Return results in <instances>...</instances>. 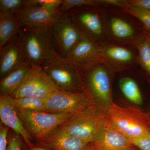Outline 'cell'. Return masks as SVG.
Instances as JSON below:
<instances>
[{
    "label": "cell",
    "mask_w": 150,
    "mask_h": 150,
    "mask_svg": "<svg viewBox=\"0 0 150 150\" xmlns=\"http://www.w3.org/2000/svg\"><path fill=\"white\" fill-rule=\"evenodd\" d=\"M108 120L129 139L150 133V115L137 106H123L113 103L107 109Z\"/></svg>",
    "instance_id": "6da1fadb"
},
{
    "label": "cell",
    "mask_w": 150,
    "mask_h": 150,
    "mask_svg": "<svg viewBox=\"0 0 150 150\" xmlns=\"http://www.w3.org/2000/svg\"><path fill=\"white\" fill-rule=\"evenodd\" d=\"M104 6H83L67 13L83 35L100 46L111 42L107 26V9Z\"/></svg>",
    "instance_id": "7a4b0ae2"
},
{
    "label": "cell",
    "mask_w": 150,
    "mask_h": 150,
    "mask_svg": "<svg viewBox=\"0 0 150 150\" xmlns=\"http://www.w3.org/2000/svg\"><path fill=\"white\" fill-rule=\"evenodd\" d=\"M24 62L30 67H40L54 50L50 26H22L19 31Z\"/></svg>",
    "instance_id": "3957f363"
},
{
    "label": "cell",
    "mask_w": 150,
    "mask_h": 150,
    "mask_svg": "<svg viewBox=\"0 0 150 150\" xmlns=\"http://www.w3.org/2000/svg\"><path fill=\"white\" fill-rule=\"evenodd\" d=\"M107 109L96 103L73 115L59 129L90 143L101 132L107 122Z\"/></svg>",
    "instance_id": "277c9868"
},
{
    "label": "cell",
    "mask_w": 150,
    "mask_h": 150,
    "mask_svg": "<svg viewBox=\"0 0 150 150\" xmlns=\"http://www.w3.org/2000/svg\"><path fill=\"white\" fill-rule=\"evenodd\" d=\"M40 67L60 90L76 92L84 89L82 72L54 49Z\"/></svg>",
    "instance_id": "5b68a950"
},
{
    "label": "cell",
    "mask_w": 150,
    "mask_h": 150,
    "mask_svg": "<svg viewBox=\"0 0 150 150\" xmlns=\"http://www.w3.org/2000/svg\"><path fill=\"white\" fill-rule=\"evenodd\" d=\"M107 26L111 42L134 46L144 36V29H141L137 18L122 9L106 8Z\"/></svg>",
    "instance_id": "8992f818"
},
{
    "label": "cell",
    "mask_w": 150,
    "mask_h": 150,
    "mask_svg": "<svg viewBox=\"0 0 150 150\" xmlns=\"http://www.w3.org/2000/svg\"><path fill=\"white\" fill-rule=\"evenodd\" d=\"M16 111L30 135L32 134L42 142L73 116L67 113H51L18 109Z\"/></svg>",
    "instance_id": "52a82bcc"
},
{
    "label": "cell",
    "mask_w": 150,
    "mask_h": 150,
    "mask_svg": "<svg viewBox=\"0 0 150 150\" xmlns=\"http://www.w3.org/2000/svg\"><path fill=\"white\" fill-rule=\"evenodd\" d=\"M82 73L85 90L95 102L108 109L113 103L110 77L112 73L101 63Z\"/></svg>",
    "instance_id": "ba28073f"
},
{
    "label": "cell",
    "mask_w": 150,
    "mask_h": 150,
    "mask_svg": "<svg viewBox=\"0 0 150 150\" xmlns=\"http://www.w3.org/2000/svg\"><path fill=\"white\" fill-rule=\"evenodd\" d=\"M95 103L85 89L76 92L58 91L46 98L44 111L74 115Z\"/></svg>",
    "instance_id": "9c48e42d"
},
{
    "label": "cell",
    "mask_w": 150,
    "mask_h": 150,
    "mask_svg": "<svg viewBox=\"0 0 150 150\" xmlns=\"http://www.w3.org/2000/svg\"><path fill=\"white\" fill-rule=\"evenodd\" d=\"M51 28L54 50L60 56L67 59L82 34L67 13H63L58 17L51 25Z\"/></svg>",
    "instance_id": "30bf717a"
},
{
    "label": "cell",
    "mask_w": 150,
    "mask_h": 150,
    "mask_svg": "<svg viewBox=\"0 0 150 150\" xmlns=\"http://www.w3.org/2000/svg\"><path fill=\"white\" fill-rule=\"evenodd\" d=\"M134 46L110 42L100 46V62L112 74L129 70L139 64Z\"/></svg>",
    "instance_id": "8fae6325"
},
{
    "label": "cell",
    "mask_w": 150,
    "mask_h": 150,
    "mask_svg": "<svg viewBox=\"0 0 150 150\" xmlns=\"http://www.w3.org/2000/svg\"><path fill=\"white\" fill-rule=\"evenodd\" d=\"M61 91L40 67L33 68L23 83L10 96L12 98L25 97L46 98L55 92Z\"/></svg>",
    "instance_id": "7c38bea8"
},
{
    "label": "cell",
    "mask_w": 150,
    "mask_h": 150,
    "mask_svg": "<svg viewBox=\"0 0 150 150\" xmlns=\"http://www.w3.org/2000/svg\"><path fill=\"white\" fill-rule=\"evenodd\" d=\"M67 59L82 72L100 64V46L82 35Z\"/></svg>",
    "instance_id": "4fadbf2b"
},
{
    "label": "cell",
    "mask_w": 150,
    "mask_h": 150,
    "mask_svg": "<svg viewBox=\"0 0 150 150\" xmlns=\"http://www.w3.org/2000/svg\"><path fill=\"white\" fill-rule=\"evenodd\" d=\"M24 62V56L19 33L0 48L1 80Z\"/></svg>",
    "instance_id": "5bb4252c"
},
{
    "label": "cell",
    "mask_w": 150,
    "mask_h": 150,
    "mask_svg": "<svg viewBox=\"0 0 150 150\" xmlns=\"http://www.w3.org/2000/svg\"><path fill=\"white\" fill-rule=\"evenodd\" d=\"M0 118L4 125L21 136L28 145H31V135L18 115L13 100L10 96H0Z\"/></svg>",
    "instance_id": "9a60e30c"
},
{
    "label": "cell",
    "mask_w": 150,
    "mask_h": 150,
    "mask_svg": "<svg viewBox=\"0 0 150 150\" xmlns=\"http://www.w3.org/2000/svg\"><path fill=\"white\" fill-rule=\"evenodd\" d=\"M91 143L97 150H129L134 146L130 140L113 127L108 119L102 131Z\"/></svg>",
    "instance_id": "2e32d148"
},
{
    "label": "cell",
    "mask_w": 150,
    "mask_h": 150,
    "mask_svg": "<svg viewBox=\"0 0 150 150\" xmlns=\"http://www.w3.org/2000/svg\"><path fill=\"white\" fill-rule=\"evenodd\" d=\"M63 13L60 9L50 10L35 6H26L18 15L22 26H50Z\"/></svg>",
    "instance_id": "e0dca14e"
},
{
    "label": "cell",
    "mask_w": 150,
    "mask_h": 150,
    "mask_svg": "<svg viewBox=\"0 0 150 150\" xmlns=\"http://www.w3.org/2000/svg\"><path fill=\"white\" fill-rule=\"evenodd\" d=\"M42 142L54 150H84L89 144L59 128Z\"/></svg>",
    "instance_id": "ac0fdd59"
},
{
    "label": "cell",
    "mask_w": 150,
    "mask_h": 150,
    "mask_svg": "<svg viewBox=\"0 0 150 150\" xmlns=\"http://www.w3.org/2000/svg\"><path fill=\"white\" fill-rule=\"evenodd\" d=\"M33 68L24 62L19 67L1 80L0 93L1 96H10L23 83Z\"/></svg>",
    "instance_id": "d6986e66"
},
{
    "label": "cell",
    "mask_w": 150,
    "mask_h": 150,
    "mask_svg": "<svg viewBox=\"0 0 150 150\" xmlns=\"http://www.w3.org/2000/svg\"><path fill=\"white\" fill-rule=\"evenodd\" d=\"M21 27L18 15L0 16V48L16 35Z\"/></svg>",
    "instance_id": "ffe728a7"
},
{
    "label": "cell",
    "mask_w": 150,
    "mask_h": 150,
    "mask_svg": "<svg viewBox=\"0 0 150 150\" xmlns=\"http://www.w3.org/2000/svg\"><path fill=\"white\" fill-rule=\"evenodd\" d=\"M119 86L123 95L137 106L142 105L143 98L139 85L134 79L125 77L119 81Z\"/></svg>",
    "instance_id": "44dd1931"
},
{
    "label": "cell",
    "mask_w": 150,
    "mask_h": 150,
    "mask_svg": "<svg viewBox=\"0 0 150 150\" xmlns=\"http://www.w3.org/2000/svg\"><path fill=\"white\" fill-rule=\"evenodd\" d=\"M46 98L25 97L13 98V100L16 109L27 111H44Z\"/></svg>",
    "instance_id": "7402d4cb"
},
{
    "label": "cell",
    "mask_w": 150,
    "mask_h": 150,
    "mask_svg": "<svg viewBox=\"0 0 150 150\" xmlns=\"http://www.w3.org/2000/svg\"><path fill=\"white\" fill-rule=\"evenodd\" d=\"M134 47L138 53L139 64L150 76V44L145 34L134 44Z\"/></svg>",
    "instance_id": "603a6c76"
},
{
    "label": "cell",
    "mask_w": 150,
    "mask_h": 150,
    "mask_svg": "<svg viewBox=\"0 0 150 150\" xmlns=\"http://www.w3.org/2000/svg\"><path fill=\"white\" fill-rule=\"evenodd\" d=\"M26 7V0H0V16L18 15Z\"/></svg>",
    "instance_id": "cb8c5ba5"
},
{
    "label": "cell",
    "mask_w": 150,
    "mask_h": 150,
    "mask_svg": "<svg viewBox=\"0 0 150 150\" xmlns=\"http://www.w3.org/2000/svg\"><path fill=\"white\" fill-rule=\"evenodd\" d=\"M123 10L141 22L145 30L150 31V11L134 6L126 7Z\"/></svg>",
    "instance_id": "d4e9b609"
},
{
    "label": "cell",
    "mask_w": 150,
    "mask_h": 150,
    "mask_svg": "<svg viewBox=\"0 0 150 150\" xmlns=\"http://www.w3.org/2000/svg\"><path fill=\"white\" fill-rule=\"evenodd\" d=\"M83 6H103L99 0H63L60 11L66 13L71 9Z\"/></svg>",
    "instance_id": "484cf974"
},
{
    "label": "cell",
    "mask_w": 150,
    "mask_h": 150,
    "mask_svg": "<svg viewBox=\"0 0 150 150\" xmlns=\"http://www.w3.org/2000/svg\"><path fill=\"white\" fill-rule=\"evenodd\" d=\"M63 0H26V6H35L50 10L60 9Z\"/></svg>",
    "instance_id": "4316f807"
},
{
    "label": "cell",
    "mask_w": 150,
    "mask_h": 150,
    "mask_svg": "<svg viewBox=\"0 0 150 150\" xmlns=\"http://www.w3.org/2000/svg\"><path fill=\"white\" fill-rule=\"evenodd\" d=\"M130 141L134 146L140 150H150V133L144 137Z\"/></svg>",
    "instance_id": "83f0119b"
},
{
    "label": "cell",
    "mask_w": 150,
    "mask_h": 150,
    "mask_svg": "<svg viewBox=\"0 0 150 150\" xmlns=\"http://www.w3.org/2000/svg\"><path fill=\"white\" fill-rule=\"evenodd\" d=\"M125 3L126 7H137L150 11V0H125Z\"/></svg>",
    "instance_id": "f1b7e54d"
},
{
    "label": "cell",
    "mask_w": 150,
    "mask_h": 150,
    "mask_svg": "<svg viewBox=\"0 0 150 150\" xmlns=\"http://www.w3.org/2000/svg\"><path fill=\"white\" fill-rule=\"evenodd\" d=\"M9 128L5 125L0 127V150L7 149V136Z\"/></svg>",
    "instance_id": "f546056e"
},
{
    "label": "cell",
    "mask_w": 150,
    "mask_h": 150,
    "mask_svg": "<svg viewBox=\"0 0 150 150\" xmlns=\"http://www.w3.org/2000/svg\"><path fill=\"white\" fill-rule=\"evenodd\" d=\"M21 143L18 135L11 136L7 150H21Z\"/></svg>",
    "instance_id": "4dcf8cb0"
},
{
    "label": "cell",
    "mask_w": 150,
    "mask_h": 150,
    "mask_svg": "<svg viewBox=\"0 0 150 150\" xmlns=\"http://www.w3.org/2000/svg\"><path fill=\"white\" fill-rule=\"evenodd\" d=\"M84 150H97L93 144L92 143H89Z\"/></svg>",
    "instance_id": "1f68e13d"
},
{
    "label": "cell",
    "mask_w": 150,
    "mask_h": 150,
    "mask_svg": "<svg viewBox=\"0 0 150 150\" xmlns=\"http://www.w3.org/2000/svg\"><path fill=\"white\" fill-rule=\"evenodd\" d=\"M144 34L150 44V31H147L144 29Z\"/></svg>",
    "instance_id": "d6a6232c"
},
{
    "label": "cell",
    "mask_w": 150,
    "mask_h": 150,
    "mask_svg": "<svg viewBox=\"0 0 150 150\" xmlns=\"http://www.w3.org/2000/svg\"><path fill=\"white\" fill-rule=\"evenodd\" d=\"M31 150H48L44 148L41 147H34L32 148Z\"/></svg>",
    "instance_id": "836d02e7"
},
{
    "label": "cell",
    "mask_w": 150,
    "mask_h": 150,
    "mask_svg": "<svg viewBox=\"0 0 150 150\" xmlns=\"http://www.w3.org/2000/svg\"><path fill=\"white\" fill-rule=\"evenodd\" d=\"M129 150H140L139 149H138V148L136 147L135 146H133V147H132L131 148V149H129Z\"/></svg>",
    "instance_id": "e575fe53"
}]
</instances>
